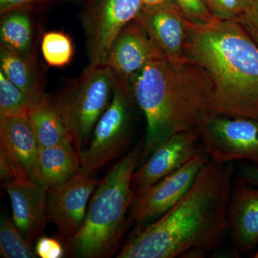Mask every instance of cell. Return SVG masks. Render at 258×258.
I'll use <instances>...</instances> for the list:
<instances>
[{
  "instance_id": "11",
  "label": "cell",
  "mask_w": 258,
  "mask_h": 258,
  "mask_svg": "<svg viewBox=\"0 0 258 258\" xmlns=\"http://www.w3.org/2000/svg\"><path fill=\"white\" fill-rule=\"evenodd\" d=\"M39 147L28 117H0L1 181L32 179Z\"/></svg>"
},
{
  "instance_id": "28",
  "label": "cell",
  "mask_w": 258,
  "mask_h": 258,
  "mask_svg": "<svg viewBox=\"0 0 258 258\" xmlns=\"http://www.w3.org/2000/svg\"><path fill=\"white\" fill-rule=\"evenodd\" d=\"M35 251L37 256L41 258H62L64 255L63 245L60 240L43 235L37 240Z\"/></svg>"
},
{
  "instance_id": "32",
  "label": "cell",
  "mask_w": 258,
  "mask_h": 258,
  "mask_svg": "<svg viewBox=\"0 0 258 258\" xmlns=\"http://www.w3.org/2000/svg\"><path fill=\"white\" fill-rule=\"evenodd\" d=\"M78 1H85V0H78Z\"/></svg>"
},
{
  "instance_id": "18",
  "label": "cell",
  "mask_w": 258,
  "mask_h": 258,
  "mask_svg": "<svg viewBox=\"0 0 258 258\" xmlns=\"http://www.w3.org/2000/svg\"><path fill=\"white\" fill-rule=\"evenodd\" d=\"M28 118L36 136L39 147H52L64 142L73 143L55 97L45 93L32 101Z\"/></svg>"
},
{
  "instance_id": "8",
  "label": "cell",
  "mask_w": 258,
  "mask_h": 258,
  "mask_svg": "<svg viewBox=\"0 0 258 258\" xmlns=\"http://www.w3.org/2000/svg\"><path fill=\"white\" fill-rule=\"evenodd\" d=\"M81 25L86 40L89 67L106 63L112 45L142 8L141 0H85Z\"/></svg>"
},
{
  "instance_id": "4",
  "label": "cell",
  "mask_w": 258,
  "mask_h": 258,
  "mask_svg": "<svg viewBox=\"0 0 258 258\" xmlns=\"http://www.w3.org/2000/svg\"><path fill=\"white\" fill-rule=\"evenodd\" d=\"M144 143L139 141L100 181L81 229L68 239L70 252L75 257L106 258L116 252L132 222L127 215L135 198L132 178Z\"/></svg>"
},
{
  "instance_id": "2",
  "label": "cell",
  "mask_w": 258,
  "mask_h": 258,
  "mask_svg": "<svg viewBox=\"0 0 258 258\" xmlns=\"http://www.w3.org/2000/svg\"><path fill=\"white\" fill-rule=\"evenodd\" d=\"M184 57L210 79V114L258 120V46L238 21L188 20Z\"/></svg>"
},
{
  "instance_id": "14",
  "label": "cell",
  "mask_w": 258,
  "mask_h": 258,
  "mask_svg": "<svg viewBox=\"0 0 258 258\" xmlns=\"http://www.w3.org/2000/svg\"><path fill=\"white\" fill-rule=\"evenodd\" d=\"M165 57L147 30L135 20L120 32L107 57L106 63L115 79L130 83L146 64Z\"/></svg>"
},
{
  "instance_id": "7",
  "label": "cell",
  "mask_w": 258,
  "mask_h": 258,
  "mask_svg": "<svg viewBox=\"0 0 258 258\" xmlns=\"http://www.w3.org/2000/svg\"><path fill=\"white\" fill-rule=\"evenodd\" d=\"M196 132L200 152L210 160L246 161L258 166V120L209 114Z\"/></svg>"
},
{
  "instance_id": "31",
  "label": "cell",
  "mask_w": 258,
  "mask_h": 258,
  "mask_svg": "<svg viewBox=\"0 0 258 258\" xmlns=\"http://www.w3.org/2000/svg\"><path fill=\"white\" fill-rule=\"evenodd\" d=\"M252 257L258 258V250L255 252V253L254 254V255L252 256Z\"/></svg>"
},
{
  "instance_id": "21",
  "label": "cell",
  "mask_w": 258,
  "mask_h": 258,
  "mask_svg": "<svg viewBox=\"0 0 258 258\" xmlns=\"http://www.w3.org/2000/svg\"><path fill=\"white\" fill-rule=\"evenodd\" d=\"M40 50L47 66L63 68L72 62L74 45L72 38L61 30L45 32L40 41Z\"/></svg>"
},
{
  "instance_id": "13",
  "label": "cell",
  "mask_w": 258,
  "mask_h": 258,
  "mask_svg": "<svg viewBox=\"0 0 258 258\" xmlns=\"http://www.w3.org/2000/svg\"><path fill=\"white\" fill-rule=\"evenodd\" d=\"M134 20L147 30L169 62L178 66L187 62L184 43L188 20L173 0L143 6Z\"/></svg>"
},
{
  "instance_id": "30",
  "label": "cell",
  "mask_w": 258,
  "mask_h": 258,
  "mask_svg": "<svg viewBox=\"0 0 258 258\" xmlns=\"http://www.w3.org/2000/svg\"><path fill=\"white\" fill-rule=\"evenodd\" d=\"M144 6H155L164 3L166 0H141Z\"/></svg>"
},
{
  "instance_id": "27",
  "label": "cell",
  "mask_w": 258,
  "mask_h": 258,
  "mask_svg": "<svg viewBox=\"0 0 258 258\" xmlns=\"http://www.w3.org/2000/svg\"><path fill=\"white\" fill-rule=\"evenodd\" d=\"M237 21L258 46V0H248L247 9Z\"/></svg>"
},
{
  "instance_id": "16",
  "label": "cell",
  "mask_w": 258,
  "mask_h": 258,
  "mask_svg": "<svg viewBox=\"0 0 258 258\" xmlns=\"http://www.w3.org/2000/svg\"><path fill=\"white\" fill-rule=\"evenodd\" d=\"M229 228L236 249L243 254L258 244V188L240 184L232 189L228 208Z\"/></svg>"
},
{
  "instance_id": "22",
  "label": "cell",
  "mask_w": 258,
  "mask_h": 258,
  "mask_svg": "<svg viewBox=\"0 0 258 258\" xmlns=\"http://www.w3.org/2000/svg\"><path fill=\"white\" fill-rule=\"evenodd\" d=\"M0 254L4 258H34L37 255L13 218L7 215L2 217L0 225Z\"/></svg>"
},
{
  "instance_id": "29",
  "label": "cell",
  "mask_w": 258,
  "mask_h": 258,
  "mask_svg": "<svg viewBox=\"0 0 258 258\" xmlns=\"http://www.w3.org/2000/svg\"><path fill=\"white\" fill-rule=\"evenodd\" d=\"M236 175V179L240 184L258 188V166L250 164L242 166Z\"/></svg>"
},
{
  "instance_id": "3",
  "label": "cell",
  "mask_w": 258,
  "mask_h": 258,
  "mask_svg": "<svg viewBox=\"0 0 258 258\" xmlns=\"http://www.w3.org/2000/svg\"><path fill=\"white\" fill-rule=\"evenodd\" d=\"M130 84L136 104L147 122L139 163L172 136L196 132L210 114V79L189 61L178 66L164 57L155 59L134 75Z\"/></svg>"
},
{
  "instance_id": "23",
  "label": "cell",
  "mask_w": 258,
  "mask_h": 258,
  "mask_svg": "<svg viewBox=\"0 0 258 258\" xmlns=\"http://www.w3.org/2000/svg\"><path fill=\"white\" fill-rule=\"evenodd\" d=\"M32 98L0 71V117H28Z\"/></svg>"
},
{
  "instance_id": "24",
  "label": "cell",
  "mask_w": 258,
  "mask_h": 258,
  "mask_svg": "<svg viewBox=\"0 0 258 258\" xmlns=\"http://www.w3.org/2000/svg\"><path fill=\"white\" fill-rule=\"evenodd\" d=\"M214 18L237 20L247 9L248 0H203Z\"/></svg>"
},
{
  "instance_id": "20",
  "label": "cell",
  "mask_w": 258,
  "mask_h": 258,
  "mask_svg": "<svg viewBox=\"0 0 258 258\" xmlns=\"http://www.w3.org/2000/svg\"><path fill=\"white\" fill-rule=\"evenodd\" d=\"M31 13L15 11L1 15V47L24 55H37Z\"/></svg>"
},
{
  "instance_id": "26",
  "label": "cell",
  "mask_w": 258,
  "mask_h": 258,
  "mask_svg": "<svg viewBox=\"0 0 258 258\" xmlns=\"http://www.w3.org/2000/svg\"><path fill=\"white\" fill-rule=\"evenodd\" d=\"M57 0H0V15L15 11H37Z\"/></svg>"
},
{
  "instance_id": "17",
  "label": "cell",
  "mask_w": 258,
  "mask_h": 258,
  "mask_svg": "<svg viewBox=\"0 0 258 258\" xmlns=\"http://www.w3.org/2000/svg\"><path fill=\"white\" fill-rule=\"evenodd\" d=\"M82 169L81 156L72 142L39 147L32 179L47 188L62 184Z\"/></svg>"
},
{
  "instance_id": "1",
  "label": "cell",
  "mask_w": 258,
  "mask_h": 258,
  "mask_svg": "<svg viewBox=\"0 0 258 258\" xmlns=\"http://www.w3.org/2000/svg\"><path fill=\"white\" fill-rule=\"evenodd\" d=\"M233 163L210 160L181 200L150 225L136 229L118 258L202 257L229 227Z\"/></svg>"
},
{
  "instance_id": "15",
  "label": "cell",
  "mask_w": 258,
  "mask_h": 258,
  "mask_svg": "<svg viewBox=\"0 0 258 258\" xmlns=\"http://www.w3.org/2000/svg\"><path fill=\"white\" fill-rule=\"evenodd\" d=\"M2 187L9 195L13 220L32 246L43 235L47 220L46 186L32 179L5 181Z\"/></svg>"
},
{
  "instance_id": "6",
  "label": "cell",
  "mask_w": 258,
  "mask_h": 258,
  "mask_svg": "<svg viewBox=\"0 0 258 258\" xmlns=\"http://www.w3.org/2000/svg\"><path fill=\"white\" fill-rule=\"evenodd\" d=\"M134 101L130 83L115 79L109 106L93 129L87 148L81 154V171L95 176L128 147L132 139Z\"/></svg>"
},
{
  "instance_id": "9",
  "label": "cell",
  "mask_w": 258,
  "mask_h": 258,
  "mask_svg": "<svg viewBox=\"0 0 258 258\" xmlns=\"http://www.w3.org/2000/svg\"><path fill=\"white\" fill-rule=\"evenodd\" d=\"M210 160L200 153L177 171L136 196L129 215L137 229L150 225L177 203L189 191Z\"/></svg>"
},
{
  "instance_id": "25",
  "label": "cell",
  "mask_w": 258,
  "mask_h": 258,
  "mask_svg": "<svg viewBox=\"0 0 258 258\" xmlns=\"http://www.w3.org/2000/svg\"><path fill=\"white\" fill-rule=\"evenodd\" d=\"M181 10L186 20L193 23H208L215 18L212 16L203 0H173Z\"/></svg>"
},
{
  "instance_id": "12",
  "label": "cell",
  "mask_w": 258,
  "mask_h": 258,
  "mask_svg": "<svg viewBox=\"0 0 258 258\" xmlns=\"http://www.w3.org/2000/svg\"><path fill=\"white\" fill-rule=\"evenodd\" d=\"M200 153L196 132L172 136L161 144L134 172L132 185L135 197L177 171Z\"/></svg>"
},
{
  "instance_id": "5",
  "label": "cell",
  "mask_w": 258,
  "mask_h": 258,
  "mask_svg": "<svg viewBox=\"0 0 258 258\" xmlns=\"http://www.w3.org/2000/svg\"><path fill=\"white\" fill-rule=\"evenodd\" d=\"M115 85L114 74L106 64L87 66L55 97L81 159L97 122L111 103Z\"/></svg>"
},
{
  "instance_id": "19",
  "label": "cell",
  "mask_w": 258,
  "mask_h": 258,
  "mask_svg": "<svg viewBox=\"0 0 258 258\" xmlns=\"http://www.w3.org/2000/svg\"><path fill=\"white\" fill-rule=\"evenodd\" d=\"M0 68L5 77L26 93L32 101L46 93L45 75L37 55H24L1 47Z\"/></svg>"
},
{
  "instance_id": "10",
  "label": "cell",
  "mask_w": 258,
  "mask_h": 258,
  "mask_svg": "<svg viewBox=\"0 0 258 258\" xmlns=\"http://www.w3.org/2000/svg\"><path fill=\"white\" fill-rule=\"evenodd\" d=\"M100 180L82 171L47 191V220L56 226L64 238L74 237L82 226L89 200Z\"/></svg>"
}]
</instances>
